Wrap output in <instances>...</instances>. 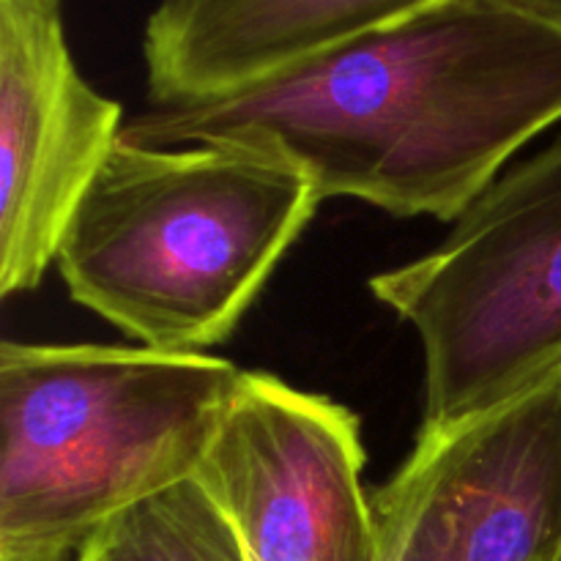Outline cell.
<instances>
[{"mask_svg": "<svg viewBox=\"0 0 561 561\" xmlns=\"http://www.w3.org/2000/svg\"><path fill=\"white\" fill-rule=\"evenodd\" d=\"M321 201L305 170L274 153L121 135L55 266L77 305L137 345L208 354L239 329Z\"/></svg>", "mask_w": 561, "mask_h": 561, "instance_id": "7a4b0ae2", "label": "cell"}, {"mask_svg": "<svg viewBox=\"0 0 561 561\" xmlns=\"http://www.w3.org/2000/svg\"><path fill=\"white\" fill-rule=\"evenodd\" d=\"M531 3H537V5H542V9L557 11V14H561V0H531Z\"/></svg>", "mask_w": 561, "mask_h": 561, "instance_id": "30bf717a", "label": "cell"}, {"mask_svg": "<svg viewBox=\"0 0 561 561\" xmlns=\"http://www.w3.org/2000/svg\"><path fill=\"white\" fill-rule=\"evenodd\" d=\"M214 354L0 345V561H69L197 474L241 378Z\"/></svg>", "mask_w": 561, "mask_h": 561, "instance_id": "3957f363", "label": "cell"}, {"mask_svg": "<svg viewBox=\"0 0 561 561\" xmlns=\"http://www.w3.org/2000/svg\"><path fill=\"white\" fill-rule=\"evenodd\" d=\"M551 561H561V546H559V551L553 553V559H551Z\"/></svg>", "mask_w": 561, "mask_h": 561, "instance_id": "8fae6325", "label": "cell"}, {"mask_svg": "<svg viewBox=\"0 0 561 561\" xmlns=\"http://www.w3.org/2000/svg\"><path fill=\"white\" fill-rule=\"evenodd\" d=\"M561 124V14L447 0L222 96L148 102L140 146L230 142L305 170L318 195L455 222Z\"/></svg>", "mask_w": 561, "mask_h": 561, "instance_id": "6da1fadb", "label": "cell"}, {"mask_svg": "<svg viewBox=\"0 0 561 561\" xmlns=\"http://www.w3.org/2000/svg\"><path fill=\"white\" fill-rule=\"evenodd\" d=\"M425 359L420 433H442L561 373V135L504 170L425 255L370 277Z\"/></svg>", "mask_w": 561, "mask_h": 561, "instance_id": "277c9868", "label": "cell"}, {"mask_svg": "<svg viewBox=\"0 0 561 561\" xmlns=\"http://www.w3.org/2000/svg\"><path fill=\"white\" fill-rule=\"evenodd\" d=\"M75 561H252L230 515L197 477L110 520Z\"/></svg>", "mask_w": 561, "mask_h": 561, "instance_id": "9c48e42d", "label": "cell"}, {"mask_svg": "<svg viewBox=\"0 0 561 561\" xmlns=\"http://www.w3.org/2000/svg\"><path fill=\"white\" fill-rule=\"evenodd\" d=\"M124 135L75 64L60 0H0V296L38 288Z\"/></svg>", "mask_w": 561, "mask_h": 561, "instance_id": "52a82bcc", "label": "cell"}, {"mask_svg": "<svg viewBox=\"0 0 561 561\" xmlns=\"http://www.w3.org/2000/svg\"><path fill=\"white\" fill-rule=\"evenodd\" d=\"M447 0H159L142 33L148 99L222 96Z\"/></svg>", "mask_w": 561, "mask_h": 561, "instance_id": "ba28073f", "label": "cell"}, {"mask_svg": "<svg viewBox=\"0 0 561 561\" xmlns=\"http://www.w3.org/2000/svg\"><path fill=\"white\" fill-rule=\"evenodd\" d=\"M365 460L354 411L244 370L195 477L252 561H378Z\"/></svg>", "mask_w": 561, "mask_h": 561, "instance_id": "8992f818", "label": "cell"}, {"mask_svg": "<svg viewBox=\"0 0 561 561\" xmlns=\"http://www.w3.org/2000/svg\"><path fill=\"white\" fill-rule=\"evenodd\" d=\"M378 561H551L561 546V373L442 433H420L370 493Z\"/></svg>", "mask_w": 561, "mask_h": 561, "instance_id": "5b68a950", "label": "cell"}]
</instances>
